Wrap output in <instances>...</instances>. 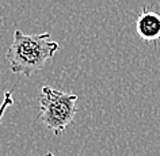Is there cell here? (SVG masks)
<instances>
[{
    "mask_svg": "<svg viewBox=\"0 0 160 156\" xmlns=\"http://www.w3.org/2000/svg\"><path fill=\"white\" fill-rule=\"evenodd\" d=\"M46 156H56V155H54V153H52V152H48Z\"/></svg>",
    "mask_w": 160,
    "mask_h": 156,
    "instance_id": "cell-5",
    "label": "cell"
},
{
    "mask_svg": "<svg viewBox=\"0 0 160 156\" xmlns=\"http://www.w3.org/2000/svg\"><path fill=\"white\" fill-rule=\"evenodd\" d=\"M14 105V98H12V91H6L4 97H3V102L0 105V122H2L3 117H4L6 110L8 109L10 106Z\"/></svg>",
    "mask_w": 160,
    "mask_h": 156,
    "instance_id": "cell-4",
    "label": "cell"
},
{
    "mask_svg": "<svg viewBox=\"0 0 160 156\" xmlns=\"http://www.w3.org/2000/svg\"><path fill=\"white\" fill-rule=\"evenodd\" d=\"M136 33L144 42H158L160 39V14L145 6L137 15Z\"/></svg>",
    "mask_w": 160,
    "mask_h": 156,
    "instance_id": "cell-3",
    "label": "cell"
},
{
    "mask_svg": "<svg viewBox=\"0 0 160 156\" xmlns=\"http://www.w3.org/2000/svg\"><path fill=\"white\" fill-rule=\"evenodd\" d=\"M76 103V94L43 86L39 95V119L56 137H60L78 113Z\"/></svg>",
    "mask_w": 160,
    "mask_h": 156,
    "instance_id": "cell-2",
    "label": "cell"
},
{
    "mask_svg": "<svg viewBox=\"0 0 160 156\" xmlns=\"http://www.w3.org/2000/svg\"><path fill=\"white\" fill-rule=\"evenodd\" d=\"M57 50L58 43L50 38V33L25 34L21 30H15L6 58L12 73L30 78L42 69Z\"/></svg>",
    "mask_w": 160,
    "mask_h": 156,
    "instance_id": "cell-1",
    "label": "cell"
}]
</instances>
